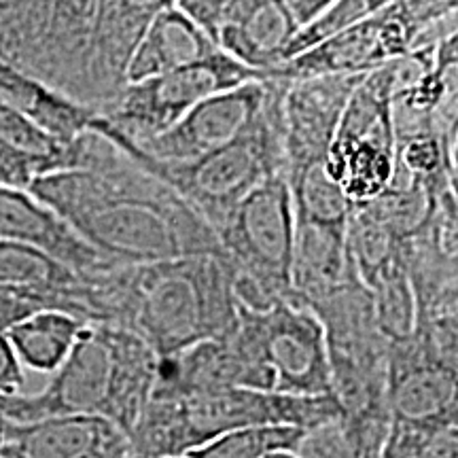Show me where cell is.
Listing matches in <instances>:
<instances>
[{"mask_svg":"<svg viewBox=\"0 0 458 458\" xmlns=\"http://www.w3.org/2000/svg\"><path fill=\"white\" fill-rule=\"evenodd\" d=\"M266 100L257 123L219 151L189 162H159L147 156L139 145L125 139L105 119L96 117L89 130L105 136L122 148L131 162L168 185L213 227L221 225L229 210L270 176H284L283 145H280V98L284 79L263 77ZM286 179V176H284Z\"/></svg>","mask_w":458,"mask_h":458,"instance_id":"cell-3","label":"cell"},{"mask_svg":"<svg viewBox=\"0 0 458 458\" xmlns=\"http://www.w3.org/2000/svg\"><path fill=\"white\" fill-rule=\"evenodd\" d=\"M393 3H397V0H335L317 20H312L310 24L297 30L289 49H286L284 62L312 49L314 45L327 41L337 32H344L348 28L360 24V21L369 20V17L380 13L382 9H386Z\"/></svg>","mask_w":458,"mask_h":458,"instance_id":"cell-26","label":"cell"},{"mask_svg":"<svg viewBox=\"0 0 458 458\" xmlns=\"http://www.w3.org/2000/svg\"><path fill=\"white\" fill-rule=\"evenodd\" d=\"M386 405L399 425L458 422V342L414 327L388 344Z\"/></svg>","mask_w":458,"mask_h":458,"instance_id":"cell-8","label":"cell"},{"mask_svg":"<svg viewBox=\"0 0 458 458\" xmlns=\"http://www.w3.org/2000/svg\"><path fill=\"white\" fill-rule=\"evenodd\" d=\"M21 408H24V394H17V397H4V394H0V416L20 422Z\"/></svg>","mask_w":458,"mask_h":458,"instance_id":"cell-33","label":"cell"},{"mask_svg":"<svg viewBox=\"0 0 458 458\" xmlns=\"http://www.w3.org/2000/svg\"><path fill=\"white\" fill-rule=\"evenodd\" d=\"M259 346L274 393L293 397L331 394L327 340L320 320L310 308L293 300H280L257 312Z\"/></svg>","mask_w":458,"mask_h":458,"instance_id":"cell-9","label":"cell"},{"mask_svg":"<svg viewBox=\"0 0 458 458\" xmlns=\"http://www.w3.org/2000/svg\"><path fill=\"white\" fill-rule=\"evenodd\" d=\"M219 47L199 28L172 7L159 13L131 55L128 85L185 68L219 54Z\"/></svg>","mask_w":458,"mask_h":458,"instance_id":"cell-20","label":"cell"},{"mask_svg":"<svg viewBox=\"0 0 458 458\" xmlns=\"http://www.w3.org/2000/svg\"><path fill=\"white\" fill-rule=\"evenodd\" d=\"M293 199L295 221L318 223V225L346 227L352 206L340 185L331 179L325 162L312 164L289 181Z\"/></svg>","mask_w":458,"mask_h":458,"instance_id":"cell-22","label":"cell"},{"mask_svg":"<svg viewBox=\"0 0 458 458\" xmlns=\"http://www.w3.org/2000/svg\"><path fill=\"white\" fill-rule=\"evenodd\" d=\"M376 325L388 344L408 340L416 327V300L405 259L388 266L369 286Z\"/></svg>","mask_w":458,"mask_h":458,"instance_id":"cell-23","label":"cell"},{"mask_svg":"<svg viewBox=\"0 0 458 458\" xmlns=\"http://www.w3.org/2000/svg\"><path fill=\"white\" fill-rule=\"evenodd\" d=\"M303 428L295 427H250L223 433L210 439L187 458H263L272 452H295Z\"/></svg>","mask_w":458,"mask_h":458,"instance_id":"cell-24","label":"cell"},{"mask_svg":"<svg viewBox=\"0 0 458 458\" xmlns=\"http://www.w3.org/2000/svg\"><path fill=\"white\" fill-rule=\"evenodd\" d=\"M54 172V162L47 157L21 151L0 136V187L26 189L34 179Z\"/></svg>","mask_w":458,"mask_h":458,"instance_id":"cell-28","label":"cell"},{"mask_svg":"<svg viewBox=\"0 0 458 458\" xmlns=\"http://www.w3.org/2000/svg\"><path fill=\"white\" fill-rule=\"evenodd\" d=\"M24 368L7 340V335L0 334V394L4 397H17L24 388Z\"/></svg>","mask_w":458,"mask_h":458,"instance_id":"cell-31","label":"cell"},{"mask_svg":"<svg viewBox=\"0 0 458 458\" xmlns=\"http://www.w3.org/2000/svg\"><path fill=\"white\" fill-rule=\"evenodd\" d=\"M182 399L198 448L223 433L238 431V428L295 427L306 431L340 416L334 394L293 397V394L253 391V388H223V391Z\"/></svg>","mask_w":458,"mask_h":458,"instance_id":"cell-10","label":"cell"},{"mask_svg":"<svg viewBox=\"0 0 458 458\" xmlns=\"http://www.w3.org/2000/svg\"><path fill=\"white\" fill-rule=\"evenodd\" d=\"M28 193L117 266L223 255L185 199L91 130L68 142L66 168L34 179Z\"/></svg>","mask_w":458,"mask_h":458,"instance_id":"cell-1","label":"cell"},{"mask_svg":"<svg viewBox=\"0 0 458 458\" xmlns=\"http://www.w3.org/2000/svg\"><path fill=\"white\" fill-rule=\"evenodd\" d=\"M233 274L270 303L291 300L295 215L284 176H270L229 210L215 229Z\"/></svg>","mask_w":458,"mask_h":458,"instance_id":"cell-6","label":"cell"},{"mask_svg":"<svg viewBox=\"0 0 458 458\" xmlns=\"http://www.w3.org/2000/svg\"><path fill=\"white\" fill-rule=\"evenodd\" d=\"M7 425H9V418L0 416V445L4 442V433H7Z\"/></svg>","mask_w":458,"mask_h":458,"instance_id":"cell-35","label":"cell"},{"mask_svg":"<svg viewBox=\"0 0 458 458\" xmlns=\"http://www.w3.org/2000/svg\"><path fill=\"white\" fill-rule=\"evenodd\" d=\"M96 291L105 325L136 334L159 359L221 340L238 317L225 255L119 266L102 274Z\"/></svg>","mask_w":458,"mask_h":458,"instance_id":"cell-2","label":"cell"},{"mask_svg":"<svg viewBox=\"0 0 458 458\" xmlns=\"http://www.w3.org/2000/svg\"><path fill=\"white\" fill-rule=\"evenodd\" d=\"M96 0H0V60L89 108Z\"/></svg>","mask_w":458,"mask_h":458,"instance_id":"cell-4","label":"cell"},{"mask_svg":"<svg viewBox=\"0 0 458 458\" xmlns=\"http://www.w3.org/2000/svg\"><path fill=\"white\" fill-rule=\"evenodd\" d=\"M357 278L359 274L348 253L346 227L295 221L291 300L310 306Z\"/></svg>","mask_w":458,"mask_h":458,"instance_id":"cell-17","label":"cell"},{"mask_svg":"<svg viewBox=\"0 0 458 458\" xmlns=\"http://www.w3.org/2000/svg\"><path fill=\"white\" fill-rule=\"evenodd\" d=\"M38 310H47L37 297L13 289H0V334H7L15 323Z\"/></svg>","mask_w":458,"mask_h":458,"instance_id":"cell-30","label":"cell"},{"mask_svg":"<svg viewBox=\"0 0 458 458\" xmlns=\"http://www.w3.org/2000/svg\"><path fill=\"white\" fill-rule=\"evenodd\" d=\"M88 323L57 310H38L15 323L7 340L21 365L37 371H55L72 351Z\"/></svg>","mask_w":458,"mask_h":458,"instance_id":"cell-21","label":"cell"},{"mask_svg":"<svg viewBox=\"0 0 458 458\" xmlns=\"http://www.w3.org/2000/svg\"><path fill=\"white\" fill-rule=\"evenodd\" d=\"M113 327L88 325L45 391L24 399L21 422L54 416L105 418L113 393Z\"/></svg>","mask_w":458,"mask_h":458,"instance_id":"cell-12","label":"cell"},{"mask_svg":"<svg viewBox=\"0 0 458 458\" xmlns=\"http://www.w3.org/2000/svg\"><path fill=\"white\" fill-rule=\"evenodd\" d=\"M394 62L360 79L325 159L331 179L340 185L352 210L374 202L393 181L397 148L391 114Z\"/></svg>","mask_w":458,"mask_h":458,"instance_id":"cell-5","label":"cell"},{"mask_svg":"<svg viewBox=\"0 0 458 458\" xmlns=\"http://www.w3.org/2000/svg\"><path fill=\"white\" fill-rule=\"evenodd\" d=\"M266 100L263 81H250L199 102L164 134L139 145L159 162H189L219 151L246 134L259 119Z\"/></svg>","mask_w":458,"mask_h":458,"instance_id":"cell-14","label":"cell"},{"mask_svg":"<svg viewBox=\"0 0 458 458\" xmlns=\"http://www.w3.org/2000/svg\"><path fill=\"white\" fill-rule=\"evenodd\" d=\"M181 458H187V456H181Z\"/></svg>","mask_w":458,"mask_h":458,"instance_id":"cell-36","label":"cell"},{"mask_svg":"<svg viewBox=\"0 0 458 458\" xmlns=\"http://www.w3.org/2000/svg\"><path fill=\"white\" fill-rule=\"evenodd\" d=\"M283 3L289 9V13L293 15L297 28H303L306 24H310L312 20H317L335 0H283Z\"/></svg>","mask_w":458,"mask_h":458,"instance_id":"cell-32","label":"cell"},{"mask_svg":"<svg viewBox=\"0 0 458 458\" xmlns=\"http://www.w3.org/2000/svg\"><path fill=\"white\" fill-rule=\"evenodd\" d=\"M363 77L329 74L284 81L278 122L286 182L327 159L346 102Z\"/></svg>","mask_w":458,"mask_h":458,"instance_id":"cell-11","label":"cell"},{"mask_svg":"<svg viewBox=\"0 0 458 458\" xmlns=\"http://www.w3.org/2000/svg\"><path fill=\"white\" fill-rule=\"evenodd\" d=\"M377 458H458V422H448V425L391 422Z\"/></svg>","mask_w":458,"mask_h":458,"instance_id":"cell-25","label":"cell"},{"mask_svg":"<svg viewBox=\"0 0 458 458\" xmlns=\"http://www.w3.org/2000/svg\"><path fill=\"white\" fill-rule=\"evenodd\" d=\"M229 3L232 0H174V7L216 45V32L225 20Z\"/></svg>","mask_w":458,"mask_h":458,"instance_id":"cell-29","label":"cell"},{"mask_svg":"<svg viewBox=\"0 0 458 458\" xmlns=\"http://www.w3.org/2000/svg\"><path fill=\"white\" fill-rule=\"evenodd\" d=\"M0 240L43 250L83 280L119 267L83 242L54 210L26 189L0 187Z\"/></svg>","mask_w":458,"mask_h":458,"instance_id":"cell-15","label":"cell"},{"mask_svg":"<svg viewBox=\"0 0 458 458\" xmlns=\"http://www.w3.org/2000/svg\"><path fill=\"white\" fill-rule=\"evenodd\" d=\"M0 105L24 117L28 123L38 128L51 139L72 142L83 131H89V125L98 117L91 108L51 89L49 85L17 71L7 62L0 60Z\"/></svg>","mask_w":458,"mask_h":458,"instance_id":"cell-19","label":"cell"},{"mask_svg":"<svg viewBox=\"0 0 458 458\" xmlns=\"http://www.w3.org/2000/svg\"><path fill=\"white\" fill-rule=\"evenodd\" d=\"M250 81H263V72L219 51L198 64L130 83L102 119L125 139L142 142L164 134L202 100Z\"/></svg>","mask_w":458,"mask_h":458,"instance_id":"cell-7","label":"cell"},{"mask_svg":"<svg viewBox=\"0 0 458 458\" xmlns=\"http://www.w3.org/2000/svg\"><path fill=\"white\" fill-rule=\"evenodd\" d=\"M297 30L283 0H232L216 47L240 64L267 72L283 64Z\"/></svg>","mask_w":458,"mask_h":458,"instance_id":"cell-16","label":"cell"},{"mask_svg":"<svg viewBox=\"0 0 458 458\" xmlns=\"http://www.w3.org/2000/svg\"><path fill=\"white\" fill-rule=\"evenodd\" d=\"M125 435L100 416L9 420L0 458H88Z\"/></svg>","mask_w":458,"mask_h":458,"instance_id":"cell-18","label":"cell"},{"mask_svg":"<svg viewBox=\"0 0 458 458\" xmlns=\"http://www.w3.org/2000/svg\"><path fill=\"white\" fill-rule=\"evenodd\" d=\"M297 458H363L357 444L342 425L340 416L334 420L306 428L295 448Z\"/></svg>","mask_w":458,"mask_h":458,"instance_id":"cell-27","label":"cell"},{"mask_svg":"<svg viewBox=\"0 0 458 458\" xmlns=\"http://www.w3.org/2000/svg\"><path fill=\"white\" fill-rule=\"evenodd\" d=\"M88 458H130L128 439L125 437L119 439V442H114L111 445H106V448L94 452V454H89Z\"/></svg>","mask_w":458,"mask_h":458,"instance_id":"cell-34","label":"cell"},{"mask_svg":"<svg viewBox=\"0 0 458 458\" xmlns=\"http://www.w3.org/2000/svg\"><path fill=\"white\" fill-rule=\"evenodd\" d=\"M174 0H96L89 38V108L106 114L128 88V66L140 38Z\"/></svg>","mask_w":458,"mask_h":458,"instance_id":"cell-13","label":"cell"}]
</instances>
